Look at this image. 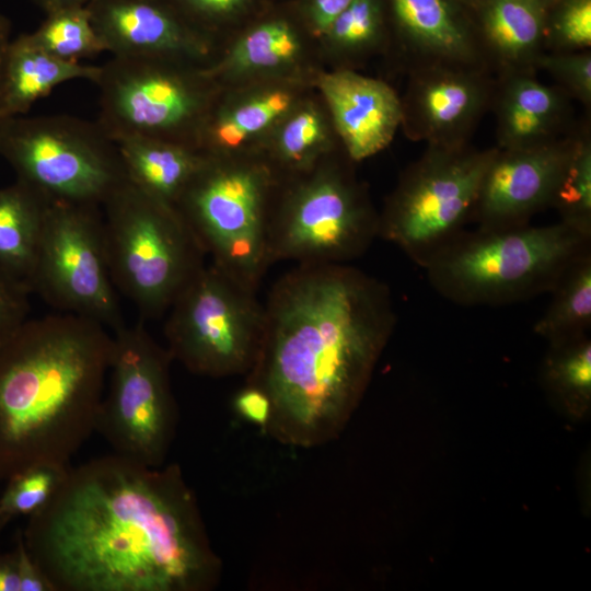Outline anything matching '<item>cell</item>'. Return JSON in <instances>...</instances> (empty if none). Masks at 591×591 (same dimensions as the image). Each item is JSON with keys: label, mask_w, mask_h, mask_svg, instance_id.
<instances>
[{"label": "cell", "mask_w": 591, "mask_h": 591, "mask_svg": "<svg viewBox=\"0 0 591 591\" xmlns=\"http://www.w3.org/2000/svg\"><path fill=\"white\" fill-rule=\"evenodd\" d=\"M549 293L534 332L552 343L586 335L591 326V250L569 265Z\"/></svg>", "instance_id": "obj_24"}, {"label": "cell", "mask_w": 591, "mask_h": 591, "mask_svg": "<svg viewBox=\"0 0 591 591\" xmlns=\"http://www.w3.org/2000/svg\"><path fill=\"white\" fill-rule=\"evenodd\" d=\"M497 147L427 146L404 172L379 216V236L425 267L472 221L484 174Z\"/></svg>", "instance_id": "obj_7"}, {"label": "cell", "mask_w": 591, "mask_h": 591, "mask_svg": "<svg viewBox=\"0 0 591 591\" xmlns=\"http://www.w3.org/2000/svg\"><path fill=\"white\" fill-rule=\"evenodd\" d=\"M498 149H522L556 140L572 128L570 99L535 72L498 76L491 107Z\"/></svg>", "instance_id": "obj_18"}, {"label": "cell", "mask_w": 591, "mask_h": 591, "mask_svg": "<svg viewBox=\"0 0 591 591\" xmlns=\"http://www.w3.org/2000/svg\"><path fill=\"white\" fill-rule=\"evenodd\" d=\"M350 2L351 0H306L301 11L313 32L325 36Z\"/></svg>", "instance_id": "obj_37"}, {"label": "cell", "mask_w": 591, "mask_h": 591, "mask_svg": "<svg viewBox=\"0 0 591 591\" xmlns=\"http://www.w3.org/2000/svg\"><path fill=\"white\" fill-rule=\"evenodd\" d=\"M591 237L558 221L462 231L425 265L430 286L464 306L505 305L549 293Z\"/></svg>", "instance_id": "obj_4"}, {"label": "cell", "mask_w": 591, "mask_h": 591, "mask_svg": "<svg viewBox=\"0 0 591 591\" xmlns=\"http://www.w3.org/2000/svg\"><path fill=\"white\" fill-rule=\"evenodd\" d=\"M0 591H20L14 553L0 554Z\"/></svg>", "instance_id": "obj_39"}, {"label": "cell", "mask_w": 591, "mask_h": 591, "mask_svg": "<svg viewBox=\"0 0 591 591\" xmlns=\"http://www.w3.org/2000/svg\"><path fill=\"white\" fill-rule=\"evenodd\" d=\"M113 335L69 313L26 320L0 345V479L69 464L95 431Z\"/></svg>", "instance_id": "obj_3"}, {"label": "cell", "mask_w": 591, "mask_h": 591, "mask_svg": "<svg viewBox=\"0 0 591 591\" xmlns=\"http://www.w3.org/2000/svg\"><path fill=\"white\" fill-rule=\"evenodd\" d=\"M299 47L297 27L289 18L267 16L245 31L223 63L213 68H204V71L212 78L232 68L236 70L274 68L292 60Z\"/></svg>", "instance_id": "obj_25"}, {"label": "cell", "mask_w": 591, "mask_h": 591, "mask_svg": "<svg viewBox=\"0 0 591 591\" xmlns=\"http://www.w3.org/2000/svg\"><path fill=\"white\" fill-rule=\"evenodd\" d=\"M496 79L486 68L432 65L412 68L403 120L407 136L427 146L467 144L490 109Z\"/></svg>", "instance_id": "obj_14"}, {"label": "cell", "mask_w": 591, "mask_h": 591, "mask_svg": "<svg viewBox=\"0 0 591 591\" xmlns=\"http://www.w3.org/2000/svg\"><path fill=\"white\" fill-rule=\"evenodd\" d=\"M167 312L166 350L189 371L225 376L254 368L265 332V306L256 290L210 263Z\"/></svg>", "instance_id": "obj_9"}, {"label": "cell", "mask_w": 591, "mask_h": 591, "mask_svg": "<svg viewBox=\"0 0 591 591\" xmlns=\"http://www.w3.org/2000/svg\"><path fill=\"white\" fill-rule=\"evenodd\" d=\"M48 204L19 181L0 187V269L30 291Z\"/></svg>", "instance_id": "obj_23"}, {"label": "cell", "mask_w": 591, "mask_h": 591, "mask_svg": "<svg viewBox=\"0 0 591 591\" xmlns=\"http://www.w3.org/2000/svg\"><path fill=\"white\" fill-rule=\"evenodd\" d=\"M379 236V215L359 186L337 170L300 184L270 217V263L348 264Z\"/></svg>", "instance_id": "obj_13"}, {"label": "cell", "mask_w": 591, "mask_h": 591, "mask_svg": "<svg viewBox=\"0 0 591 591\" xmlns=\"http://www.w3.org/2000/svg\"><path fill=\"white\" fill-rule=\"evenodd\" d=\"M113 282L141 317L158 318L206 265V253L176 206L129 179L102 206Z\"/></svg>", "instance_id": "obj_5"}, {"label": "cell", "mask_w": 591, "mask_h": 591, "mask_svg": "<svg viewBox=\"0 0 591 591\" xmlns=\"http://www.w3.org/2000/svg\"><path fill=\"white\" fill-rule=\"evenodd\" d=\"M252 384L289 438H324L354 402L396 324L390 288L348 264L297 265L273 286Z\"/></svg>", "instance_id": "obj_2"}, {"label": "cell", "mask_w": 591, "mask_h": 591, "mask_svg": "<svg viewBox=\"0 0 591 591\" xmlns=\"http://www.w3.org/2000/svg\"><path fill=\"white\" fill-rule=\"evenodd\" d=\"M11 30H12V23L10 19L0 12V129L4 121L9 118H7L3 114L2 109V101H1V72H2V63H3V57L5 54L7 46L9 42L11 40Z\"/></svg>", "instance_id": "obj_40"}, {"label": "cell", "mask_w": 591, "mask_h": 591, "mask_svg": "<svg viewBox=\"0 0 591 591\" xmlns=\"http://www.w3.org/2000/svg\"><path fill=\"white\" fill-rule=\"evenodd\" d=\"M171 360L142 323L113 333L111 384L95 431L114 453L147 466L162 465L176 420Z\"/></svg>", "instance_id": "obj_11"}, {"label": "cell", "mask_w": 591, "mask_h": 591, "mask_svg": "<svg viewBox=\"0 0 591 591\" xmlns=\"http://www.w3.org/2000/svg\"><path fill=\"white\" fill-rule=\"evenodd\" d=\"M101 66L68 61L43 49L31 33L9 42L1 72V101L7 118L26 114L53 89L72 80L95 82Z\"/></svg>", "instance_id": "obj_21"}, {"label": "cell", "mask_w": 591, "mask_h": 591, "mask_svg": "<svg viewBox=\"0 0 591 591\" xmlns=\"http://www.w3.org/2000/svg\"><path fill=\"white\" fill-rule=\"evenodd\" d=\"M323 125L314 111H302L283 127L278 151L281 160L291 166L303 167L314 158L322 142Z\"/></svg>", "instance_id": "obj_34"}, {"label": "cell", "mask_w": 591, "mask_h": 591, "mask_svg": "<svg viewBox=\"0 0 591 591\" xmlns=\"http://www.w3.org/2000/svg\"><path fill=\"white\" fill-rule=\"evenodd\" d=\"M546 71L569 99L586 108L591 105V53L544 51L537 59L535 70Z\"/></svg>", "instance_id": "obj_32"}, {"label": "cell", "mask_w": 591, "mask_h": 591, "mask_svg": "<svg viewBox=\"0 0 591 591\" xmlns=\"http://www.w3.org/2000/svg\"><path fill=\"white\" fill-rule=\"evenodd\" d=\"M476 34L490 70L498 76L535 72L545 51V0H482Z\"/></svg>", "instance_id": "obj_20"}, {"label": "cell", "mask_w": 591, "mask_h": 591, "mask_svg": "<svg viewBox=\"0 0 591 591\" xmlns=\"http://www.w3.org/2000/svg\"><path fill=\"white\" fill-rule=\"evenodd\" d=\"M188 24L210 39L215 28L246 18L264 0H164ZM211 40V39H210Z\"/></svg>", "instance_id": "obj_33"}, {"label": "cell", "mask_w": 591, "mask_h": 591, "mask_svg": "<svg viewBox=\"0 0 591 591\" xmlns=\"http://www.w3.org/2000/svg\"><path fill=\"white\" fill-rule=\"evenodd\" d=\"M86 8L112 56L195 62L210 51L211 40L164 0H95Z\"/></svg>", "instance_id": "obj_16"}, {"label": "cell", "mask_w": 591, "mask_h": 591, "mask_svg": "<svg viewBox=\"0 0 591 591\" xmlns=\"http://www.w3.org/2000/svg\"><path fill=\"white\" fill-rule=\"evenodd\" d=\"M69 468V464L39 463L9 477L0 497V529L15 517H31L47 506Z\"/></svg>", "instance_id": "obj_29"}, {"label": "cell", "mask_w": 591, "mask_h": 591, "mask_svg": "<svg viewBox=\"0 0 591 591\" xmlns=\"http://www.w3.org/2000/svg\"><path fill=\"white\" fill-rule=\"evenodd\" d=\"M235 407L243 417L257 424H266L271 417V403L268 395L254 384L237 394Z\"/></svg>", "instance_id": "obj_38"}, {"label": "cell", "mask_w": 591, "mask_h": 591, "mask_svg": "<svg viewBox=\"0 0 591 591\" xmlns=\"http://www.w3.org/2000/svg\"><path fill=\"white\" fill-rule=\"evenodd\" d=\"M187 61L112 56L101 65L96 124L114 142L157 138L194 147L206 105L204 68Z\"/></svg>", "instance_id": "obj_10"}, {"label": "cell", "mask_w": 591, "mask_h": 591, "mask_svg": "<svg viewBox=\"0 0 591 591\" xmlns=\"http://www.w3.org/2000/svg\"><path fill=\"white\" fill-rule=\"evenodd\" d=\"M318 85L351 161L371 158L392 142L403 109L386 82L340 69L323 74Z\"/></svg>", "instance_id": "obj_17"}, {"label": "cell", "mask_w": 591, "mask_h": 591, "mask_svg": "<svg viewBox=\"0 0 591 591\" xmlns=\"http://www.w3.org/2000/svg\"><path fill=\"white\" fill-rule=\"evenodd\" d=\"M113 282L100 206L49 202L31 291L61 313L125 325Z\"/></svg>", "instance_id": "obj_12"}, {"label": "cell", "mask_w": 591, "mask_h": 591, "mask_svg": "<svg viewBox=\"0 0 591 591\" xmlns=\"http://www.w3.org/2000/svg\"><path fill=\"white\" fill-rule=\"evenodd\" d=\"M551 208L560 222L591 237V137L587 125L577 131Z\"/></svg>", "instance_id": "obj_26"}, {"label": "cell", "mask_w": 591, "mask_h": 591, "mask_svg": "<svg viewBox=\"0 0 591 591\" xmlns=\"http://www.w3.org/2000/svg\"><path fill=\"white\" fill-rule=\"evenodd\" d=\"M382 24L380 0H351L325 36L337 47L359 50L378 42Z\"/></svg>", "instance_id": "obj_30"}, {"label": "cell", "mask_w": 591, "mask_h": 591, "mask_svg": "<svg viewBox=\"0 0 591 591\" xmlns=\"http://www.w3.org/2000/svg\"><path fill=\"white\" fill-rule=\"evenodd\" d=\"M270 175L209 155L175 204L219 269L257 290L271 265L267 208Z\"/></svg>", "instance_id": "obj_8"}, {"label": "cell", "mask_w": 591, "mask_h": 591, "mask_svg": "<svg viewBox=\"0 0 591 591\" xmlns=\"http://www.w3.org/2000/svg\"><path fill=\"white\" fill-rule=\"evenodd\" d=\"M0 155L48 202L102 207L128 181L116 143L96 121L69 115L7 119Z\"/></svg>", "instance_id": "obj_6"}, {"label": "cell", "mask_w": 591, "mask_h": 591, "mask_svg": "<svg viewBox=\"0 0 591 591\" xmlns=\"http://www.w3.org/2000/svg\"><path fill=\"white\" fill-rule=\"evenodd\" d=\"M31 33L47 53L68 61H80L104 53L86 5H66L48 11Z\"/></svg>", "instance_id": "obj_27"}, {"label": "cell", "mask_w": 591, "mask_h": 591, "mask_svg": "<svg viewBox=\"0 0 591 591\" xmlns=\"http://www.w3.org/2000/svg\"><path fill=\"white\" fill-rule=\"evenodd\" d=\"M115 143L129 182L174 206L206 159L195 147L163 139L130 137Z\"/></svg>", "instance_id": "obj_22"}, {"label": "cell", "mask_w": 591, "mask_h": 591, "mask_svg": "<svg viewBox=\"0 0 591 591\" xmlns=\"http://www.w3.org/2000/svg\"><path fill=\"white\" fill-rule=\"evenodd\" d=\"M387 1L413 68L449 65L489 69L476 30L451 0Z\"/></svg>", "instance_id": "obj_19"}, {"label": "cell", "mask_w": 591, "mask_h": 591, "mask_svg": "<svg viewBox=\"0 0 591 591\" xmlns=\"http://www.w3.org/2000/svg\"><path fill=\"white\" fill-rule=\"evenodd\" d=\"M45 13L66 5H86L95 0H32Z\"/></svg>", "instance_id": "obj_41"}, {"label": "cell", "mask_w": 591, "mask_h": 591, "mask_svg": "<svg viewBox=\"0 0 591 591\" xmlns=\"http://www.w3.org/2000/svg\"><path fill=\"white\" fill-rule=\"evenodd\" d=\"M20 591H55L50 581L31 556L22 533H18L13 549Z\"/></svg>", "instance_id": "obj_36"}, {"label": "cell", "mask_w": 591, "mask_h": 591, "mask_svg": "<svg viewBox=\"0 0 591 591\" xmlns=\"http://www.w3.org/2000/svg\"><path fill=\"white\" fill-rule=\"evenodd\" d=\"M290 104L291 97L287 92H268L220 115L209 126H205V140L215 149L239 148L248 137L262 131L286 113Z\"/></svg>", "instance_id": "obj_28"}, {"label": "cell", "mask_w": 591, "mask_h": 591, "mask_svg": "<svg viewBox=\"0 0 591 591\" xmlns=\"http://www.w3.org/2000/svg\"><path fill=\"white\" fill-rule=\"evenodd\" d=\"M22 535L55 591H204L219 570L179 468L116 453L70 466Z\"/></svg>", "instance_id": "obj_1"}, {"label": "cell", "mask_w": 591, "mask_h": 591, "mask_svg": "<svg viewBox=\"0 0 591 591\" xmlns=\"http://www.w3.org/2000/svg\"><path fill=\"white\" fill-rule=\"evenodd\" d=\"M578 128L530 148L498 149L480 183L472 221L486 231L530 224L551 208Z\"/></svg>", "instance_id": "obj_15"}, {"label": "cell", "mask_w": 591, "mask_h": 591, "mask_svg": "<svg viewBox=\"0 0 591 591\" xmlns=\"http://www.w3.org/2000/svg\"><path fill=\"white\" fill-rule=\"evenodd\" d=\"M590 47L591 0H565L554 18L547 19L545 51H581Z\"/></svg>", "instance_id": "obj_31"}, {"label": "cell", "mask_w": 591, "mask_h": 591, "mask_svg": "<svg viewBox=\"0 0 591 591\" xmlns=\"http://www.w3.org/2000/svg\"><path fill=\"white\" fill-rule=\"evenodd\" d=\"M30 289L0 269V345L26 320Z\"/></svg>", "instance_id": "obj_35"}]
</instances>
